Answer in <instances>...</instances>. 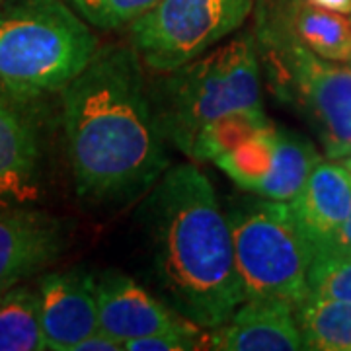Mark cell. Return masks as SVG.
Masks as SVG:
<instances>
[{"label": "cell", "mask_w": 351, "mask_h": 351, "mask_svg": "<svg viewBox=\"0 0 351 351\" xmlns=\"http://www.w3.org/2000/svg\"><path fill=\"white\" fill-rule=\"evenodd\" d=\"M143 66L131 45L98 47L86 69L61 90L69 158L82 199H135L170 168L168 138Z\"/></svg>", "instance_id": "6da1fadb"}, {"label": "cell", "mask_w": 351, "mask_h": 351, "mask_svg": "<svg viewBox=\"0 0 351 351\" xmlns=\"http://www.w3.org/2000/svg\"><path fill=\"white\" fill-rule=\"evenodd\" d=\"M151 269L162 301L199 328L223 326L244 297L232 232L209 178L170 166L143 205Z\"/></svg>", "instance_id": "7a4b0ae2"}, {"label": "cell", "mask_w": 351, "mask_h": 351, "mask_svg": "<svg viewBox=\"0 0 351 351\" xmlns=\"http://www.w3.org/2000/svg\"><path fill=\"white\" fill-rule=\"evenodd\" d=\"M260 78V51L252 36L230 39L164 73L152 86L164 137L191 156L203 135L223 119L262 112Z\"/></svg>", "instance_id": "3957f363"}, {"label": "cell", "mask_w": 351, "mask_h": 351, "mask_svg": "<svg viewBox=\"0 0 351 351\" xmlns=\"http://www.w3.org/2000/svg\"><path fill=\"white\" fill-rule=\"evenodd\" d=\"M98 51V38L64 0L0 2V82L29 96L63 90Z\"/></svg>", "instance_id": "277c9868"}, {"label": "cell", "mask_w": 351, "mask_h": 351, "mask_svg": "<svg viewBox=\"0 0 351 351\" xmlns=\"http://www.w3.org/2000/svg\"><path fill=\"white\" fill-rule=\"evenodd\" d=\"M226 219L246 299H281L295 308L308 295L314 252L289 201L240 199Z\"/></svg>", "instance_id": "5b68a950"}, {"label": "cell", "mask_w": 351, "mask_h": 351, "mask_svg": "<svg viewBox=\"0 0 351 351\" xmlns=\"http://www.w3.org/2000/svg\"><path fill=\"white\" fill-rule=\"evenodd\" d=\"M269 84L299 106L332 160L351 156V63L328 61L299 43L256 38Z\"/></svg>", "instance_id": "8992f818"}, {"label": "cell", "mask_w": 351, "mask_h": 351, "mask_svg": "<svg viewBox=\"0 0 351 351\" xmlns=\"http://www.w3.org/2000/svg\"><path fill=\"white\" fill-rule=\"evenodd\" d=\"M256 0H160L129 25L131 47L154 73H168L237 32Z\"/></svg>", "instance_id": "52a82bcc"}, {"label": "cell", "mask_w": 351, "mask_h": 351, "mask_svg": "<svg viewBox=\"0 0 351 351\" xmlns=\"http://www.w3.org/2000/svg\"><path fill=\"white\" fill-rule=\"evenodd\" d=\"M320 160L308 138L267 123L213 162L237 186L258 197L291 201Z\"/></svg>", "instance_id": "ba28073f"}, {"label": "cell", "mask_w": 351, "mask_h": 351, "mask_svg": "<svg viewBox=\"0 0 351 351\" xmlns=\"http://www.w3.org/2000/svg\"><path fill=\"white\" fill-rule=\"evenodd\" d=\"M34 98L0 82V207L41 197V133Z\"/></svg>", "instance_id": "9c48e42d"}, {"label": "cell", "mask_w": 351, "mask_h": 351, "mask_svg": "<svg viewBox=\"0 0 351 351\" xmlns=\"http://www.w3.org/2000/svg\"><path fill=\"white\" fill-rule=\"evenodd\" d=\"M96 276L88 269L53 271L38 285L41 328L51 351H73L100 330Z\"/></svg>", "instance_id": "30bf717a"}, {"label": "cell", "mask_w": 351, "mask_h": 351, "mask_svg": "<svg viewBox=\"0 0 351 351\" xmlns=\"http://www.w3.org/2000/svg\"><path fill=\"white\" fill-rule=\"evenodd\" d=\"M256 38L299 43L328 61L351 63V24L311 0H262Z\"/></svg>", "instance_id": "8fae6325"}, {"label": "cell", "mask_w": 351, "mask_h": 351, "mask_svg": "<svg viewBox=\"0 0 351 351\" xmlns=\"http://www.w3.org/2000/svg\"><path fill=\"white\" fill-rule=\"evenodd\" d=\"M66 232L61 221L45 213L0 207V283L18 285L64 250Z\"/></svg>", "instance_id": "7c38bea8"}, {"label": "cell", "mask_w": 351, "mask_h": 351, "mask_svg": "<svg viewBox=\"0 0 351 351\" xmlns=\"http://www.w3.org/2000/svg\"><path fill=\"white\" fill-rule=\"evenodd\" d=\"M211 350L299 351L304 350L295 304L281 299H246L209 338Z\"/></svg>", "instance_id": "4fadbf2b"}, {"label": "cell", "mask_w": 351, "mask_h": 351, "mask_svg": "<svg viewBox=\"0 0 351 351\" xmlns=\"http://www.w3.org/2000/svg\"><path fill=\"white\" fill-rule=\"evenodd\" d=\"M291 213L314 254L326 248L351 211V164L320 160L289 201Z\"/></svg>", "instance_id": "5bb4252c"}, {"label": "cell", "mask_w": 351, "mask_h": 351, "mask_svg": "<svg viewBox=\"0 0 351 351\" xmlns=\"http://www.w3.org/2000/svg\"><path fill=\"white\" fill-rule=\"evenodd\" d=\"M96 291L100 330L123 346L129 339L160 332L182 318L135 279L115 269H108L98 277Z\"/></svg>", "instance_id": "9a60e30c"}, {"label": "cell", "mask_w": 351, "mask_h": 351, "mask_svg": "<svg viewBox=\"0 0 351 351\" xmlns=\"http://www.w3.org/2000/svg\"><path fill=\"white\" fill-rule=\"evenodd\" d=\"M295 311L304 350L351 351V301L306 295Z\"/></svg>", "instance_id": "2e32d148"}, {"label": "cell", "mask_w": 351, "mask_h": 351, "mask_svg": "<svg viewBox=\"0 0 351 351\" xmlns=\"http://www.w3.org/2000/svg\"><path fill=\"white\" fill-rule=\"evenodd\" d=\"M47 341L41 328L38 289L14 285L0 301V351H43Z\"/></svg>", "instance_id": "e0dca14e"}, {"label": "cell", "mask_w": 351, "mask_h": 351, "mask_svg": "<svg viewBox=\"0 0 351 351\" xmlns=\"http://www.w3.org/2000/svg\"><path fill=\"white\" fill-rule=\"evenodd\" d=\"M84 22L98 29H119L137 22L160 0H64Z\"/></svg>", "instance_id": "ac0fdd59"}, {"label": "cell", "mask_w": 351, "mask_h": 351, "mask_svg": "<svg viewBox=\"0 0 351 351\" xmlns=\"http://www.w3.org/2000/svg\"><path fill=\"white\" fill-rule=\"evenodd\" d=\"M308 295L351 301V256H314Z\"/></svg>", "instance_id": "d6986e66"}, {"label": "cell", "mask_w": 351, "mask_h": 351, "mask_svg": "<svg viewBox=\"0 0 351 351\" xmlns=\"http://www.w3.org/2000/svg\"><path fill=\"white\" fill-rule=\"evenodd\" d=\"M201 341L203 338L199 334V326L186 318H180L172 326L164 328L160 332L129 339L123 348L125 351H186L197 350Z\"/></svg>", "instance_id": "ffe728a7"}, {"label": "cell", "mask_w": 351, "mask_h": 351, "mask_svg": "<svg viewBox=\"0 0 351 351\" xmlns=\"http://www.w3.org/2000/svg\"><path fill=\"white\" fill-rule=\"evenodd\" d=\"M314 256H351V211L334 239L328 242L326 248Z\"/></svg>", "instance_id": "44dd1931"}, {"label": "cell", "mask_w": 351, "mask_h": 351, "mask_svg": "<svg viewBox=\"0 0 351 351\" xmlns=\"http://www.w3.org/2000/svg\"><path fill=\"white\" fill-rule=\"evenodd\" d=\"M73 351H125L123 343L112 338L110 334L98 330L96 334L88 336L86 339H82L80 343H76Z\"/></svg>", "instance_id": "7402d4cb"}, {"label": "cell", "mask_w": 351, "mask_h": 351, "mask_svg": "<svg viewBox=\"0 0 351 351\" xmlns=\"http://www.w3.org/2000/svg\"><path fill=\"white\" fill-rule=\"evenodd\" d=\"M314 6L324 8L330 12L350 14L351 12V0H311Z\"/></svg>", "instance_id": "603a6c76"}, {"label": "cell", "mask_w": 351, "mask_h": 351, "mask_svg": "<svg viewBox=\"0 0 351 351\" xmlns=\"http://www.w3.org/2000/svg\"><path fill=\"white\" fill-rule=\"evenodd\" d=\"M12 287L14 285H10V283H0V301H2V297H4Z\"/></svg>", "instance_id": "cb8c5ba5"}, {"label": "cell", "mask_w": 351, "mask_h": 351, "mask_svg": "<svg viewBox=\"0 0 351 351\" xmlns=\"http://www.w3.org/2000/svg\"><path fill=\"white\" fill-rule=\"evenodd\" d=\"M348 162H350V164H351V156H348Z\"/></svg>", "instance_id": "d4e9b609"}, {"label": "cell", "mask_w": 351, "mask_h": 351, "mask_svg": "<svg viewBox=\"0 0 351 351\" xmlns=\"http://www.w3.org/2000/svg\"><path fill=\"white\" fill-rule=\"evenodd\" d=\"M0 2H2V0H0Z\"/></svg>", "instance_id": "484cf974"}]
</instances>
